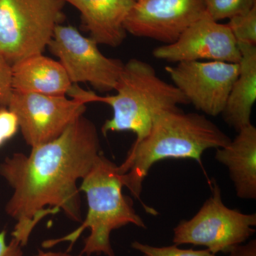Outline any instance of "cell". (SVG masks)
<instances>
[{"mask_svg":"<svg viewBox=\"0 0 256 256\" xmlns=\"http://www.w3.org/2000/svg\"><path fill=\"white\" fill-rule=\"evenodd\" d=\"M101 154L95 124L84 114L50 142L32 148L26 156L14 153L0 163V176L12 188L5 212L16 222L12 233L22 246L47 216L60 210L74 222L82 220L77 183Z\"/></svg>","mask_w":256,"mask_h":256,"instance_id":"6da1fadb","label":"cell"},{"mask_svg":"<svg viewBox=\"0 0 256 256\" xmlns=\"http://www.w3.org/2000/svg\"><path fill=\"white\" fill-rule=\"evenodd\" d=\"M232 139L204 114L185 112L176 107L156 118L146 137L133 143L118 166L124 186L140 200L146 212L156 214L141 201L142 183L152 166L166 159H191L202 166V156L208 149L224 148Z\"/></svg>","mask_w":256,"mask_h":256,"instance_id":"7a4b0ae2","label":"cell"},{"mask_svg":"<svg viewBox=\"0 0 256 256\" xmlns=\"http://www.w3.org/2000/svg\"><path fill=\"white\" fill-rule=\"evenodd\" d=\"M122 174L118 165L101 153L88 173L82 178L79 188L85 193L88 212L85 220L78 228L58 238L48 239L42 242L44 248H52L58 244H70L68 252L86 229L90 234L84 240L80 255L90 256L104 254L116 256L110 242L111 233L128 224L146 228L144 220L136 213L130 197L122 192Z\"/></svg>","mask_w":256,"mask_h":256,"instance_id":"3957f363","label":"cell"},{"mask_svg":"<svg viewBox=\"0 0 256 256\" xmlns=\"http://www.w3.org/2000/svg\"><path fill=\"white\" fill-rule=\"evenodd\" d=\"M114 90V95L94 96V102L107 104L114 112L101 132L106 136L110 132L130 131L136 134L134 142L146 137L160 114L188 104L174 84L164 82L152 66L138 58L124 64Z\"/></svg>","mask_w":256,"mask_h":256,"instance_id":"277c9868","label":"cell"},{"mask_svg":"<svg viewBox=\"0 0 256 256\" xmlns=\"http://www.w3.org/2000/svg\"><path fill=\"white\" fill-rule=\"evenodd\" d=\"M63 0H0V56L10 64L43 54L64 18Z\"/></svg>","mask_w":256,"mask_h":256,"instance_id":"5b68a950","label":"cell"},{"mask_svg":"<svg viewBox=\"0 0 256 256\" xmlns=\"http://www.w3.org/2000/svg\"><path fill=\"white\" fill-rule=\"evenodd\" d=\"M212 194L196 215L173 229V244L206 248L212 254H228L256 232V214L242 213L226 206L220 186L213 182Z\"/></svg>","mask_w":256,"mask_h":256,"instance_id":"8992f818","label":"cell"},{"mask_svg":"<svg viewBox=\"0 0 256 256\" xmlns=\"http://www.w3.org/2000/svg\"><path fill=\"white\" fill-rule=\"evenodd\" d=\"M98 45L74 26L60 24L48 46L60 58L72 84L89 82L101 92L114 90L124 63L102 54Z\"/></svg>","mask_w":256,"mask_h":256,"instance_id":"52a82bcc","label":"cell"},{"mask_svg":"<svg viewBox=\"0 0 256 256\" xmlns=\"http://www.w3.org/2000/svg\"><path fill=\"white\" fill-rule=\"evenodd\" d=\"M6 108L16 114L24 140L31 148L58 138L86 110L78 99L14 90Z\"/></svg>","mask_w":256,"mask_h":256,"instance_id":"ba28073f","label":"cell"},{"mask_svg":"<svg viewBox=\"0 0 256 256\" xmlns=\"http://www.w3.org/2000/svg\"><path fill=\"white\" fill-rule=\"evenodd\" d=\"M165 70L173 84L197 110L206 116L222 114L239 74V64L210 60L182 62Z\"/></svg>","mask_w":256,"mask_h":256,"instance_id":"9c48e42d","label":"cell"},{"mask_svg":"<svg viewBox=\"0 0 256 256\" xmlns=\"http://www.w3.org/2000/svg\"><path fill=\"white\" fill-rule=\"evenodd\" d=\"M205 13V0H138L124 28L133 36L169 44Z\"/></svg>","mask_w":256,"mask_h":256,"instance_id":"30bf717a","label":"cell"},{"mask_svg":"<svg viewBox=\"0 0 256 256\" xmlns=\"http://www.w3.org/2000/svg\"><path fill=\"white\" fill-rule=\"evenodd\" d=\"M154 58L172 63L203 60L238 64L240 52L228 25L214 21L205 13L176 41L156 47Z\"/></svg>","mask_w":256,"mask_h":256,"instance_id":"8fae6325","label":"cell"},{"mask_svg":"<svg viewBox=\"0 0 256 256\" xmlns=\"http://www.w3.org/2000/svg\"><path fill=\"white\" fill-rule=\"evenodd\" d=\"M76 8L90 38L98 44L120 46L127 35L124 22L136 0H63Z\"/></svg>","mask_w":256,"mask_h":256,"instance_id":"7c38bea8","label":"cell"},{"mask_svg":"<svg viewBox=\"0 0 256 256\" xmlns=\"http://www.w3.org/2000/svg\"><path fill=\"white\" fill-rule=\"evenodd\" d=\"M11 70L16 92L66 96L74 86L60 62L42 54L18 60L11 65Z\"/></svg>","mask_w":256,"mask_h":256,"instance_id":"4fadbf2b","label":"cell"},{"mask_svg":"<svg viewBox=\"0 0 256 256\" xmlns=\"http://www.w3.org/2000/svg\"><path fill=\"white\" fill-rule=\"evenodd\" d=\"M233 140L216 149L215 159L228 170L237 196L256 198V128L250 124L237 132Z\"/></svg>","mask_w":256,"mask_h":256,"instance_id":"5bb4252c","label":"cell"},{"mask_svg":"<svg viewBox=\"0 0 256 256\" xmlns=\"http://www.w3.org/2000/svg\"><path fill=\"white\" fill-rule=\"evenodd\" d=\"M239 74L229 92L222 114L224 122L237 132L252 124L256 100V45L238 43Z\"/></svg>","mask_w":256,"mask_h":256,"instance_id":"9a60e30c","label":"cell"},{"mask_svg":"<svg viewBox=\"0 0 256 256\" xmlns=\"http://www.w3.org/2000/svg\"><path fill=\"white\" fill-rule=\"evenodd\" d=\"M206 12L212 20L220 22L250 11L256 0H205Z\"/></svg>","mask_w":256,"mask_h":256,"instance_id":"2e32d148","label":"cell"},{"mask_svg":"<svg viewBox=\"0 0 256 256\" xmlns=\"http://www.w3.org/2000/svg\"><path fill=\"white\" fill-rule=\"evenodd\" d=\"M226 24L237 43L256 45V6L247 12L229 18Z\"/></svg>","mask_w":256,"mask_h":256,"instance_id":"e0dca14e","label":"cell"},{"mask_svg":"<svg viewBox=\"0 0 256 256\" xmlns=\"http://www.w3.org/2000/svg\"><path fill=\"white\" fill-rule=\"evenodd\" d=\"M131 247L140 252L142 256H216L210 250L182 249L178 246H154L140 242H133Z\"/></svg>","mask_w":256,"mask_h":256,"instance_id":"ac0fdd59","label":"cell"},{"mask_svg":"<svg viewBox=\"0 0 256 256\" xmlns=\"http://www.w3.org/2000/svg\"><path fill=\"white\" fill-rule=\"evenodd\" d=\"M18 119L16 114L12 112L8 108L1 107L0 108V146L6 141L14 137L18 132Z\"/></svg>","mask_w":256,"mask_h":256,"instance_id":"d6986e66","label":"cell"},{"mask_svg":"<svg viewBox=\"0 0 256 256\" xmlns=\"http://www.w3.org/2000/svg\"><path fill=\"white\" fill-rule=\"evenodd\" d=\"M11 65L0 56V106L8 107L12 95Z\"/></svg>","mask_w":256,"mask_h":256,"instance_id":"ffe728a7","label":"cell"},{"mask_svg":"<svg viewBox=\"0 0 256 256\" xmlns=\"http://www.w3.org/2000/svg\"><path fill=\"white\" fill-rule=\"evenodd\" d=\"M6 232H0V256H23L22 246L16 239L12 238L6 242Z\"/></svg>","mask_w":256,"mask_h":256,"instance_id":"44dd1931","label":"cell"},{"mask_svg":"<svg viewBox=\"0 0 256 256\" xmlns=\"http://www.w3.org/2000/svg\"><path fill=\"white\" fill-rule=\"evenodd\" d=\"M228 256H256V240H250L234 248Z\"/></svg>","mask_w":256,"mask_h":256,"instance_id":"7402d4cb","label":"cell"},{"mask_svg":"<svg viewBox=\"0 0 256 256\" xmlns=\"http://www.w3.org/2000/svg\"><path fill=\"white\" fill-rule=\"evenodd\" d=\"M33 256H84L79 254L75 256L69 254V252H44V250H38L36 254Z\"/></svg>","mask_w":256,"mask_h":256,"instance_id":"603a6c76","label":"cell"},{"mask_svg":"<svg viewBox=\"0 0 256 256\" xmlns=\"http://www.w3.org/2000/svg\"><path fill=\"white\" fill-rule=\"evenodd\" d=\"M136 1H138V0H136Z\"/></svg>","mask_w":256,"mask_h":256,"instance_id":"cb8c5ba5","label":"cell"}]
</instances>
